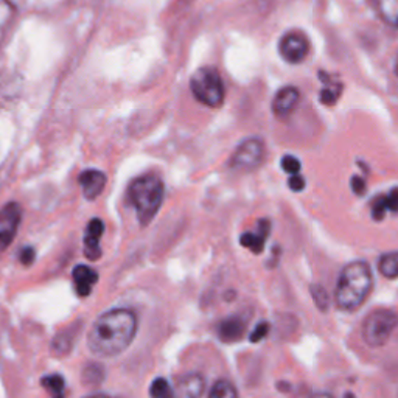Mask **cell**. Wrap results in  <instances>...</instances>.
<instances>
[{"label": "cell", "mask_w": 398, "mask_h": 398, "mask_svg": "<svg viewBox=\"0 0 398 398\" xmlns=\"http://www.w3.org/2000/svg\"><path fill=\"white\" fill-rule=\"evenodd\" d=\"M137 333V318L131 309L116 308L93 322L87 344L98 356H117L131 345Z\"/></svg>", "instance_id": "1"}, {"label": "cell", "mask_w": 398, "mask_h": 398, "mask_svg": "<svg viewBox=\"0 0 398 398\" xmlns=\"http://www.w3.org/2000/svg\"><path fill=\"white\" fill-rule=\"evenodd\" d=\"M372 285H374V275L369 263L352 262L341 271L336 291H334V303L343 311H355L368 299Z\"/></svg>", "instance_id": "2"}, {"label": "cell", "mask_w": 398, "mask_h": 398, "mask_svg": "<svg viewBox=\"0 0 398 398\" xmlns=\"http://www.w3.org/2000/svg\"><path fill=\"white\" fill-rule=\"evenodd\" d=\"M163 182L156 174H143L134 179L128 187V201L136 208L142 226L150 224L159 212L163 201Z\"/></svg>", "instance_id": "3"}, {"label": "cell", "mask_w": 398, "mask_h": 398, "mask_svg": "<svg viewBox=\"0 0 398 398\" xmlns=\"http://www.w3.org/2000/svg\"><path fill=\"white\" fill-rule=\"evenodd\" d=\"M190 89L199 103L208 107H219L224 101V83L219 72L213 67H201L192 75Z\"/></svg>", "instance_id": "4"}, {"label": "cell", "mask_w": 398, "mask_h": 398, "mask_svg": "<svg viewBox=\"0 0 398 398\" xmlns=\"http://www.w3.org/2000/svg\"><path fill=\"white\" fill-rule=\"evenodd\" d=\"M398 325V316L389 308H378L363 322V339L370 347H381L392 336Z\"/></svg>", "instance_id": "5"}, {"label": "cell", "mask_w": 398, "mask_h": 398, "mask_svg": "<svg viewBox=\"0 0 398 398\" xmlns=\"http://www.w3.org/2000/svg\"><path fill=\"white\" fill-rule=\"evenodd\" d=\"M264 157V145L260 138L252 137L239 143V147L232 154L229 165L237 172H252L260 167Z\"/></svg>", "instance_id": "6"}, {"label": "cell", "mask_w": 398, "mask_h": 398, "mask_svg": "<svg viewBox=\"0 0 398 398\" xmlns=\"http://www.w3.org/2000/svg\"><path fill=\"white\" fill-rule=\"evenodd\" d=\"M280 56L289 64H300L307 58L309 52V42L305 35L300 31H289L283 35L279 42Z\"/></svg>", "instance_id": "7"}, {"label": "cell", "mask_w": 398, "mask_h": 398, "mask_svg": "<svg viewBox=\"0 0 398 398\" xmlns=\"http://www.w3.org/2000/svg\"><path fill=\"white\" fill-rule=\"evenodd\" d=\"M22 219V208L17 202H10L0 210V252H3L15 239Z\"/></svg>", "instance_id": "8"}, {"label": "cell", "mask_w": 398, "mask_h": 398, "mask_svg": "<svg viewBox=\"0 0 398 398\" xmlns=\"http://www.w3.org/2000/svg\"><path fill=\"white\" fill-rule=\"evenodd\" d=\"M300 100V92L298 87L287 86L275 93L273 100V112L277 118H287L298 107Z\"/></svg>", "instance_id": "9"}, {"label": "cell", "mask_w": 398, "mask_h": 398, "mask_svg": "<svg viewBox=\"0 0 398 398\" xmlns=\"http://www.w3.org/2000/svg\"><path fill=\"white\" fill-rule=\"evenodd\" d=\"M206 390V380L204 377L198 372H190L179 377L178 383L174 388L176 398H201Z\"/></svg>", "instance_id": "10"}, {"label": "cell", "mask_w": 398, "mask_h": 398, "mask_svg": "<svg viewBox=\"0 0 398 398\" xmlns=\"http://www.w3.org/2000/svg\"><path fill=\"white\" fill-rule=\"evenodd\" d=\"M105 232V223L100 218H93L89 221L86 227L84 235V255L89 258L91 262H96L101 257V248H100V238Z\"/></svg>", "instance_id": "11"}, {"label": "cell", "mask_w": 398, "mask_h": 398, "mask_svg": "<svg viewBox=\"0 0 398 398\" xmlns=\"http://www.w3.org/2000/svg\"><path fill=\"white\" fill-rule=\"evenodd\" d=\"M246 330V320L242 316H229L219 322L218 325V336L226 344L237 343L243 338Z\"/></svg>", "instance_id": "12"}, {"label": "cell", "mask_w": 398, "mask_h": 398, "mask_svg": "<svg viewBox=\"0 0 398 398\" xmlns=\"http://www.w3.org/2000/svg\"><path fill=\"white\" fill-rule=\"evenodd\" d=\"M72 275H73L75 289H77V294L80 296V298H86V296H89L93 285H96L98 280V274L89 266H86V264H78V266L73 269Z\"/></svg>", "instance_id": "13"}, {"label": "cell", "mask_w": 398, "mask_h": 398, "mask_svg": "<svg viewBox=\"0 0 398 398\" xmlns=\"http://www.w3.org/2000/svg\"><path fill=\"white\" fill-rule=\"evenodd\" d=\"M80 184L87 199H96L106 186V176L98 170H86L80 176Z\"/></svg>", "instance_id": "14"}, {"label": "cell", "mask_w": 398, "mask_h": 398, "mask_svg": "<svg viewBox=\"0 0 398 398\" xmlns=\"http://www.w3.org/2000/svg\"><path fill=\"white\" fill-rule=\"evenodd\" d=\"M269 235V221L262 219L258 223V230L257 232H246L239 237V244L243 248L249 249L254 254H260L264 249V242H266V237Z\"/></svg>", "instance_id": "15"}, {"label": "cell", "mask_w": 398, "mask_h": 398, "mask_svg": "<svg viewBox=\"0 0 398 398\" xmlns=\"http://www.w3.org/2000/svg\"><path fill=\"white\" fill-rule=\"evenodd\" d=\"M372 218L375 221H383L388 212H398V187L389 190L384 197H378L372 202Z\"/></svg>", "instance_id": "16"}, {"label": "cell", "mask_w": 398, "mask_h": 398, "mask_svg": "<svg viewBox=\"0 0 398 398\" xmlns=\"http://www.w3.org/2000/svg\"><path fill=\"white\" fill-rule=\"evenodd\" d=\"M374 5L384 22L398 28V0H374Z\"/></svg>", "instance_id": "17"}, {"label": "cell", "mask_w": 398, "mask_h": 398, "mask_svg": "<svg viewBox=\"0 0 398 398\" xmlns=\"http://www.w3.org/2000/svg\"><path fill=\"white\" fill-rule=\"evenodd\" d=\"M378 271L386 279H398V251L383 254L378 260Z\"/></svg>", "instance_id": "18"}, {"label": "cell", "mask_w": 398, "mask_h": 398, "mask_svg": "<svg viewBox=\"0 0 398 398\" xmlns=\"http://www.w3.org/2000/svg\"><path fill=\"white\" fill-rule=\"evenodd\" d=\"M208 398H238V392L229 380H218L208 392Z\"/></svg>", "instance_id": "19"}, {"label": "cell", "mask_w": 398, "mask_h": 398, "mask_svg": "<svg viewBox=\"0 0 398 398\" xmlns=\"http://www.w3.org/2000/svg\"><path fill=\"white\" fill-rule=\"evenodd\" d=\"M15 16V6L10 0H0V44L3 41V36L11 24V19Z\"/></svg>", "instance_id": "20"}, {"label": "cell", "mask_w": 398, "mask_h": 398, "mask_svg": "<svg viewBox=\"0 0 398 398\" xmlns=\"http://www.w3.org/2000/svg\"><path fill=\"white\" fill-rule=\"evenodd\" d=\"M42 386L48 390L52 398H64V378L60 375H48L42 378Z\"/></svg>", "instance_id": "21"}, {"label": "cell", "mask_w": 398, "mask_h": 398, "mask_svg": "<svg viewBox=\"0 0 398 398\" xmlns=\"http://www.w3.org/2000/svg\"><path fill=\"white\" fill-rule=\"evenodd\" d=\"M151 398H176L174 389L170 386L165 378H156L150 388Z\"/></svg>", "instance_id": "22"}, {"label": "cell", "mask_w": 398, "mask_h": 398, "mask_svg": "<svg viewBox=\"0 0 398 398\" xmlns=\"http://www.w3.org/2000/svg\"><path fill=\"white\" fill-rule=\"evenodd\" d=\"M341 93H343V84H341V83H332V81L328 83V81H327L325 87L320 91V101L324 105H327V106H332V105L336 103L338 98L341 97Z\"/></svg>", "instance_id": "23"}, {"label": "cell", "mask_w": 398, "mask_h": 398, "mask_svg": "<svg viewBox=\"0 0 398 398\" xmlns=\"http://www.w3.org/2000/svg\"><path fill=\"white\" fill-rule=\"evenodd\" d=\"M311 298L320 311H327L328 307H330V296H328V291L322 285L311 287Z\"/></svg>", "instance_id": "24"}, {"label": "cell", "mask_w": 398, "mask_h": 398, "mask_svg": "<svg viewBox=\"0 0 398 398\" xmlns=\"http://www.w3.org/2000/svg\"><path fill=\"white\" fill-rule=\"evenodd\" d=\"M282 168L283 172H287L288 174H298L300 172V161L296 156L287 154L282 159Z\"/></svg>", "instance_id": "25"}, {"label": "cell", "mask_w": 398, "mask_h": 398, "mask_svg": "<svg viewBox=\"0 0 398 398\" xmlns=\"http://www.w3.org/2000/svg\"><path fill=\"white\" fill-rule=\"evenodd\" d=\"M269 328L271 325L268 324V322H260L255 327V330L251 333V336H249V341L252 344H255V343H262V341L268 336V333H269Z\"/></svg>", "instance_id": "26"}, {"label": "cell", "mask_w": 398, "mask_h": 398, "mask_svg": "<svg viewBox=\"0 0 398 398\" xmlns=\"http://www.w3.org/2000/svg\"><path fill=\"white\" fill-rule=\"evenodd\" d=\"M305 179L302 178V176H299V173L298 174H291V178H289V181H288V186H289V188H291L293 192H302L303 188H305Z\"/></svg>", "instance_id": "27"}, {"label": "cell", "mask_w": 398, "mask_h": 398, "mask_svg": "<svg viewBox=\"0 0 398 398\" xmlns=\"http://www.w3.org/2000/svg\"><path fill=\"white\" fill-rule=\"evenodd\" d=\"M350 184H352L353 193H356L358 197H361V195H364L365 188H368V186H365V181L363 178H359V176H353Z\"/></svg>", "instance_id": "28"}, {"label": "cell", "mask_w": 398, "mask_h": 398, "mask_svg": "<svg viewBox=\"0 0 398 398\" xmlns=\"http://www.w3.org/2000/svg\"><path fill=\"white\" fill-rule=\"evenodd\" d=\"M21 262L25 266H30L35 262V249L33 248H25L21 251Z\"/></svg>", "instance_id": "29"}, {"label": "cell", "mask_w": 398, "mask_h": 398, "mask_svg": "<svg viewBox=\"0 0 398 398\" xmlns=\"http://www.w3.org/2000/svg\"><path fill=\"white\" fill-rule=\"evenodd\" d=\"M308 398H334V397H333V395H330V394H325V392H318V394L309 395Z\"/></svg>", "instance_id": "30"}, {"label": "cell", "mask_w": 398, "mask_h": 398, "mask_svg": "<svg viewBox=\"0 0 398 398\" xmlns=\"http://www.w3.org/2000/svg\"><path fill=\"white\" fill-rule=\"evenodd\" d=\"M87 398H109V397H106V395H92V397H87Z\"/></svg>", "instance_id": "31"}, {"label": "cell", "mask_w": 398, "mask_h": 398, "mask_svg": "<svg viewBox=\"0 0 398 398\" xmlns=\"http://www.w3.org/2000/svg\"><path fill=\"white\" fill-rule=\"evenodd\" d=\"M395 75L398 77V61H397V64H395Z\"/></svg>", "instance_id": "32"}]
</instances>
